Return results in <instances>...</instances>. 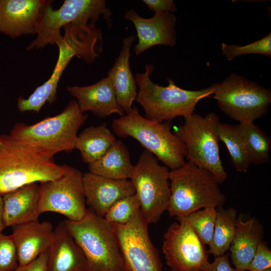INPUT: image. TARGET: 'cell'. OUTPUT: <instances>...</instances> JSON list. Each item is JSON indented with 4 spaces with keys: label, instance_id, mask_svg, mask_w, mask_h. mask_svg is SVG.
<instances>
[{
    "label": "cell",
    "instance_id": "obj_1",
    "mask_svg": "<svg viewBox=\"0 0 271 271\" xmlns=\"http://www.w3.org/2000/svg\"><path fill=\"white\" fill-rule=\"evenodd\" d=\"M88 115L75 100L70 101L58 114L32 125L16 124L10 136L21 145L49 158L60 152L75 149L77 132Z\"/></svg>",
    "mask_w": 271,
    "mask_h": 271
},
{
    "label": "cell",
    "instance_id": "obj_2",
    "mask_svg": "<svg viewBox=\"0 0 271 271\" xmlns=\"http://www.w3.org/2000/svg\"><path fill=\"white\" fill-rule=\"evenodd\" d=\"M154 69L152 64L146 65L145 72L134 76L138 87L136 100L144 109L145 117L152 121L171 122L178 116L191 115L194 113L198 102L213 94L216 89L215 83L201 90H186L176 85L170 78L167 79V86H160L150 78Z\"/></svg>",
    "mask_w": 271,
    "mask_h": 271
},
{
    "label": "cell",
    "instance_id": "obj_3",
    "mask_svg": "<svg viewBox=\"0 0 271 271\" xmlns=\"http://www.w3.org/2000/svg\"><path fill=\"white\" fill-rule=\"evenodd\" d=\"M0 195L33 183L54 181L62 177L69 166L56 164L13 139L0 136Z\"/></svg>",
    "mask_w": 271,
    "mask_h": 271
},
{
    "label": "cell",
    "instance_id": "obj_4",
    "mask_svg": "<svg viewBox=\"0 0 271 271\" xmlns=\"http://www.w3.org/2000/svg\"><path fill=\"white\" fill-rule=\"evenodd\" d=\"M171 195L167 211L170 217L185 216L199 210L223 206L225 196L208 171L187 161L169 174Z\"/></svg>",
    "mask_w": 271,
    "mask_h": 271
},
{
    "label": "cell",
    "instance_id": "obj_5",
    "mask_svg": "<svg viewBox=\"0 0 271 271\" xmlns=\"http://www.w3.org/2000/svg\"><path fill=\"white\" fill-rule=\"evenodd\" d=\"M170 122L152 121L142 116L136 106L123 115L113 119L111 128L121 138L131 137L145 150L154 155L171 170L185 163L186 149L171 130Z\"/></svg>",
    "mask_w": 271,
    "mask_h": 271
},
{
    "label": "cell",
    "instance_id": "obj_6",
    "mask_svg": "<svg viewBox=\"0 0 271 271\" xmlns=\"http://www.w3.org/2000/svg\"><path fill=\"white\" fill-rule=\"evenodd\" d=\"M85 256L86 271H124L112 224L88 209L78 221H64Z\"/></svg>",
    "mask_w": 271,
    "mask_h": 271
},
{
    "label": "cell",
    "instance_id": "obj_7",
    "mask_svg": "<svg viewBox=\"0 0 271 271\" xmlns=\"http://www.w3.org/2000/svg\"><path fill=\"white\" fill-rule=\"evenodd\" d=\"M184 118L183 123L176 126L173 133L185 147L186 159L209 171L222 184L228 175L219 155V116L210 112L204 116L194 113Z\"/></svg>",
    "mask_w": 271,
    "mask_h": 271
},
{
    "label": "cell",
    "instance_id": "obj_8",
    "mask_svg": "<svg viewBox=\"0 0 271 271\" xmlns=\"http://www.w3.org/2000/svg\"><path fill=\"white\" fill-rule=\"evenodd\" d=\"M52 2L46 1L43 5L36 28L37 36L27 50L57 45L62 38L61 28L73 22L96 24L102 16L108 27H112V13L104 0H65L57 10L53 9Z\"/></svg>",
    "mask_w": 271,
    "mask_h": 271
},
{
    "label": "cell",
    "instance_id": "obj_9",
    "mask_svg": "<svg viewBox=\"0 0 271 271\" xmlns=\"http://www.w3.org/2000/svg\"><path fill=\"white\" fill-rule=\"evenodd\" d=\"M213 98L219 108L239 123L253 122L266 114L271 91L235 73L216 83Z\"/></svg>",
    "mask_w": 271,
    "mask_h": 271
},
{
    "label": "cell",
    "instance_id": "obj_10",
    "mask_svg": "<svg viewBox=\"0 0 271 271\" xmlns=\"http://www.w3.org/2000/svg\"><path fill=\"white\" fill-rule=\"evenodd\" d=\"M158 161L154 155L145 150L134 165L129 179L134 187L142 217L148 224L159 221L167 211L170 201V171Z\"/></svg>",
    "mask_w": 271,
    "mask_h": 271
},
{
    "label": "cell",
    "instance_id": "obj_11",
    "mask_svg": "<svg viewBox=\"0 0 271 271\" xmlns=\"http://www.w3.org/2000/svg\"><path fill=\"white\" fill-rule=\"evenodd\" d=\"M121 253L124 271H162L158 251L152 243L148 224L139 209L124 224L111 223Z\"/></svg>",
    "mask_w": 271,
    "mask_h": 271
},
{
    "label": "cell",
    "instance_id": "obj_12",
    "mask_svg": "<svg viewBox=\"0 0 271 271\" xmlns=\"http://www.w3.org/2000/svg\"><path fill=\"white\" fill-rule=\"evenodd\" d=\"M38 212L61 214L71 221H78L88 209L83 184V173L69 166L60 178L40 183Z\"/></svg>",
    "mask_w": 271,
    "mask_h": 271
},
{
    "label": "cell",
    "instance_id": "obj_13",
    "mask_svg": "<svg viewBox=\"0 0 271 271\" xmlns=\"http://www.w3.org/2000/svg\"><path fill=\"white\" fill-rule=\"evenodd\" d=\"M164 235L162 253L170 270L203 271L208 263V250L185 220L176 219Z\"/></svg>",
    "mask_w": 271,
    "mask_h": 271
},
{
    "label": "cell",
    "instance_id": "obj_14",
    "mask_svg": "<svg viewBox=\"0 0 271 271\" xmlns=\"http://www.w3.org/2000/svg\"><path fill=\"white\" fill-rule=\"evenodd\" d=\"M123 18L133 24L137 31L138 42L133 48L136 55L156 45L174 47L176 44L177 18L172 13L155 14L146 18L131 9L124 13Z\"/></svg>",
    "mask_w": 271,
    "mask_h": 271
},
{
    "label": "cell",
    "instance_id": "obj_15",
    "mask_svg": "<svg viewBox=\"0 0 271 271\" xmlns=\"http://www.w3.org/2000/svg\"><path fill=\"white\" fill-rule=\"evenodd\" d=\"M83 184L86 204L101 217L117 201L136 193L129 179H113L90 172L83 174Z\"/></svg>",
    "mask_w": 271,
    "mask_h": 271
},
{
    "label": "cell",
    "instance_id": "obj_16",
    "mask_svg": "<svg viewBox=\"0 0 271 271\" xmlns=\"http://www.w3.org/2000/svg\"><path fill=\"white\" fill-rule=\"evenodd\" d=\"M45 0H0V32L15 38L36 34Z\"/></svg>",
    "mask_w": 271,
    "mask_h": 271
},
{
    "label": "cell",
    "instance_id": "obj_17",
    "mask_svg": "<svg viewBox=\"0 0 271 271\" xmlns=\"http://www.w3.org/2000/svg\"><path fill=\"white\" fill-rule=\"evenodd\" d=\"M51 222L38 220L12 226L19 266L25 265L48 249L53 237Z\"/></svg>",
    "mask_w": 271,
    "mask_h": 271
},
{
    "label": "cell",
    "instance_id": "obj_18",
    "mask_svg": "<svg viewBox=\"0 0 271 271\" xmlns=\"http://www.w3.org/2000/svg\"><path fill=\"white\" fill-rule=\"evenodd\" d=\"M67 91L76 99L83 112L89 111L100 117L116 113L120 116L125 112L119 105L113 87L106 77L86 86H68Z\"/></svg>",
    "mask_w": 271,
    "mask_h": 271
},
{
    "label": "cell",
    "instance_id": "obj_19",
    "mask_svg": "<svg viewBox=\"0 0 271 271\" xmlns=\"http://www.w3.org/2000/svg\"><path fill=\"white\" fill-rule=\"evenodd\" d=\"M48 252L47 271H86L84 254L69 232L64 221L53 231Z\"/></svg>",
    "mask_w": 271,
    "mask_h": 271
},
{
    "label": "cell",
    "instance_id": "obj_20",
    "mask_svg": "<svg viewBox=\"0 0 271 271\" xmlns=\"http://www.w3.org/2000/svg\"><path fill=\"white\" fill-rule=\"evenodd\" d=\"M136 38L135 35H130L123 39L119 54L107 75L113 87L117 101L125 113L132 108V103L138 95V87L129 65L130 48Z\"/></svg>",
    "mask_w": 271,
    "mask_h": 271
},
{
    "label": "cell",
    "instance_id": "obj_21",
    "mask_svg": "<svg viewBox=\"0 0 271 271\" xmlns=\"http://www.w3.org/2000/svg\"><path fill=\"white\" fill-rule=\"evenodd\" d=\"M40 190V185L33 183L3 195L6 227L38 220Z\"/></svg>",
    "mask_w": 271,
    "mask_h": 271
},
{
    "label": "cell",
    "instance_id": "obj_22",
    "mask_svg": "<svg viewBox=\"0 0 271 271\" xmlns=\"http://www.w3.org/2000/svg\"><path fill=\"white\" fill-rule=\"evenodd\" d=\"M264 229L255 217L243 220L237 218L235 234L229 248L230 256L235 268L246 271L259 243L263 241Z\"/></svg>",
    "mask_w": 271,
    "mask_h": 271
},
{
    "label": "cell",
    "instance_id": "obj_23",
    "mask_svg": "<svg viewBox=\"0 0 271 271\" xmlns=\"http://www.w3.org/2000/svg\"><path fill=\"white\" fill-rule=\"evenodd\" d=\"M58 47V60L50 78L38 86L28 98H18L17 107L20 112L34 111L39 113L46 102L51 104L55 101L61 76L72 58L77 57L76 51L72 46L62 43Z\"/></svg>",
    "mask_w": 271,
    "mask_h": 271
},
{
    "label": "cell",
    "instance_id": "obj_24",
    "mask_svg": "<svg viewBox=\"0 0 271 271\" xmlns=\"http://www.w3.org/2000/svg\"><path fill=\"white\" fill-rule=\"evenodd\" d=\"M90 172L106 178L130 179L134 169L127 148L120 140H116L99 159L88 165Z\"/></svg>",
    "mask_w": 271,
    "mask_h": 271
},
{
    "label": "cell",
    "instance_id": "obj_25",
    "mask_svg": "<svg viewBox=\"0 0 271 271\" xmlns=\"http://www.w3.org/2000/svg\"><path fill=\"white\" fill-rule=\"evenodd\" d=\"M116 140L103 123L90 126L78 134L75 149L79 151L83 162L89 165L101 157Z\"/></svg>",
    "mask_w": 271,
    "mask_h": 271
},
{
    "label": "cell",
    "instance_id": "obj_26",
    "mask_svg": "<svg viewBox=\"0 0 271 271\" xmlns=\"http://www.w3.org/2000/svg\"><path fill=\"white\" fill-rule=\"evenodd\" d=\"M216 216L211 242L208 251L214 257L222 255L229 249L234 238L238 216L233 207L216 208Z\"/></svg>",
    "mask_w": 271,
    "mask_h": 271
},
{
    "label": "cell",
    "instance_id": "obj_27",
    "mask_svg": "<svg viewBox=\"0 0 271 271\" xmlns=\"http://www.w3.org/2000/svg\"><path fill=\"white\" fill-rule=\"evenodd\" d=\"M217 134L219 141L226 146L235 169L239 172H247L251 163L237 124L220 121L217 127Z\"/></svg>",
    "mask_w": 271,
    "mask_h": 271
},
{
    "label": "cell",
    "instance_id": "obj_28",
    "mask_svg": "<svg viewBox=\"0 0 271 271\" xmlns=\"http://www.w3.org/2000/svg\"><path fill=\"white\" fill-rule=\"evenodd\" d=\"M238 129L248 152L251 163L255 165L270 161V139L253 122L239 123Z\"/></svg>",
    "mask_w": 271,
    "mask_h": 271
},
{
    "label": "cell",
    "instance_id": "obj_29",
    "mask_svg": "<svg viewBox=\"0 0 271 271\" xmlns=\"http://www.w3.org/2000/svg\"><path fill=\"white\" fill-rule=\"evenodd\" d=\"M216 216V208L210 207L176 218L188 223L203 244L209 246L213 238Z\"/></svg>",
    "mask_w": 271,
    "mask_h": 271
},
{
    "label": "cell",
    "instance_id": "obj_30",
    "mask_svg": "<svg viewBox=\"0 0 271 271\" xmlns=\"http://www.w3.org/2000/svg\"><path fill=\"white\" fill-rule=\"evenodd\" d=\"M221 48L222 55L229 61L236 57L252 54H259L270 57L271 33L246 45H229L222 43Z\"/></svg>",
    "mask_w": 271,
    "mask_h": 271
},
{
    "label": "cell",
    "instance_id": "obj_31",
    "mask_svg": "<svg viewBox=\"0 0 271 271\" xmlns=\"http://www.w3.org/2000/svg\"><path fill=\"white\" fill-rule=\"evenodd\" d=\"M139 209V200L134 194L115 203L106 212L104 218L110 223L124 224Z\"/></svg>",
    "mask_w": 271,
    "mask_h": 271
},
{
    "label": "cell",
    "instance_id": "obj_32",
    "mask_svg": "<svg viewBox=\"0 0 271 271\" xmlns=\"http://www.w3.org/2000/svg\"><path fill=\"white\" fill-rule=\"evenodd\" d=\"M17 251L11 235L0 233V271H13L18 266Z\"/></svg>",
    "mask_w": 271,
    "mask_h": 271
},
{
    "label": "cell",
    "instance_id": "obj_33",
    "mask_svg": "<svg viewBox=\"0 0 271 271\" xmlns=\"http://www.w3.org/2000/svg\"><path fill=\"white\" fill-rule=\"evenodd\" d=\"M271 269V251L266 242L258 245L246 271Z\"/></svg>",
    "mask_w": 271,
    "mask_h": 271
},
{
    "label": "cell",
    "instance_id": "obj_34",
    "mask_svg": "<svg viewBox=\"0 0 271 271\" xmlns=\"http://www.w3.org/2000/svg\"><path fill=\"white\" fill-rule=\"evenodd\" d=\"M48 249L36 259L23 266H19L13 271H47Z\"/></svg>",
    "mask_w": 271,
    "mask_h": 271
},
{
    "label": "cell",
    "instance_id": "obj_35",
    "mask_svg": "<svg viewBox=\"0 0 271 271\" xmlns=\"http://www.w3.org/2000/svg\"><path fill=\"white\" fill-rule=\"evenodd\" d=\"M142 2L155 14L173 13L177 11L176 4L173 0H143Z\"/></svg>",
    "mask_w": 271,
    "mask_h": 271
},
{
    "label": "cell",
    "instance_id": "obj_36",
    "mask_svg": "<svg viewBox=\"0 0 271 271\" xmlns=\"http://www.w3.org/2000/svg\"><path fill=\"white\" fill-rule=\"evenodd\" d=\"M230 253L215 257L212 262H209L203 271H239L233 268L229 260Z\"/></svg>",
    "mask_w": 271,
    "mask_h": 271
},
{
    "label": "cell",
    "instance_id": "obj_37",
    "mask_svg": "<svg viewBox=\"0 0 271 271\" xmlns=\"http://www.w3.org/2000/svg\"><path fill=\"white\" fill-rule=\"evenodd\" d=\"M5 227L3 216V196L0 195V233H2L3 230Z\"/></svg>",
    "mask_w": 271,
    "mask_h": 271
},
{
    "label": "cell",
    "instance_id": "obj_38",
    "mask_svg": "<svg viewBox=\"0 0 271 271\" xmlns=\"http://www.w3.org/2000/svg\"><path fill=\"white\" fill-rule=\"evenodd\" d=\"M255 271H271V269L263 270H255Z\"/></svg>",
    "mask_w": 271,
    "mask_h": 271
},
{
    "label": "cell",
    "instance_id": "obj_39",
    "mask_svg": "<svg viewBox=\"0 0 271 271\" xmlns=\"http://www.w3.org/2000/svg\"><path fill=\"white\" fill-rule=\"evenodd\" d=\"M1 146H2V143H1V142L0 141V149H1Z\"/></svg>",
    "mask_w": 271,
    "mask_h": 271
},
{
    "label": "cell",
    "instance_id": "obj_40",
    "mask_svg": "<svg viewBox=\"0 0 271 271\" xmlns=\"http://www.w3.org/2000/svg\"><path fill=\"white\" fill-rule=\"evenodd\" d=\"M170 271H175V270H170Z\"/></svg>",
    "mask_w": 271,
    "mask_h": 271
}]
</instances>
